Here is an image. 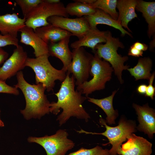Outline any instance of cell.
I'll return each mask as SVG.
<instances>
[{"label":"cell","instance_id":"21","mask_svg":"<svg viewBox=\"0 0 155 155\" xmlns=\"http://www.w3.org/2000/svg\"><path fill=\"white\" fill-rule=\"evenodd\" d=\"M118 90H114L109 96L100 99L86 97L88 101L97 105L104 111L106 115L105 122L109 125L115 124V120L119 116L118 111L114 109L113 105L114 97Z\"/></svg>","mask_w":155,"mask_h":155},{"label":"cell","instance_id":"8","mask_svg":"<svg viewBox=\"0 0 155 155\" xmlns=\"http://www.w3.org/2000/svg\"><path fill=\"white\" fill-rule=\"evenodd\" d=\"M68 135L66 130L59 129L54 135L38 137H30L28 140L29 142H35L42 146L47 155H65L75 145L73 142L68 138Z\"/></svg>","mask_w":155,"mask_h":155},{"label":"cell","instance_id":"27","mask_svg":"<svg viewBox=\"0 0 155 155\" xmlns=\"http://www.w3.org/2000/svg\"><path fill=\"white\" fill-rule=\"evenodd\" d=\"M15 2L20 7L24 17H26L43 0H16Z\"/></svg>","mask_w":155,"mask_h":155},{"label":"cell","instance_id":"34","mask_svg":"<svg viewBox=\"0 0 155 155\" xmlns=\"http://www.w3.org/2000/svg\"><path fill=\"white\" fill-rule=\"evenodd\" d=\"M147 85L145 84H142L139 86L137 91L138 93L141 94H145L146 93Z\"/></svg>","mask_w":155,"mask_h":155},{"label":"cell","instance_id":"35","mask_svg":"<svg viewBox=\"0 0 155 155\" xmlns=\"http://www.w3.org/2000/svg\"><path fill=\"white\" fill-rule=\"evenodd\" d=\"M96 1V0H73V1L86 4H91L95 2Z\"/></svg>","mask_w":155,"mask_h":155},{"label":"cell","instance_id":"20","mask_svg":"<svg viewBox=\"0 0 155 155\" xmlns=\"http://www.w3.org/2000/svg\"><path fill=\"white\" fill-rule=\"evenodd\" d=\"M34 31L47 44L49 43H56L73 36L70 32L50 23L46 26L37 28Z\"/></svg>","mask_w":155,"mask_h":155},{"label":"cell","instance_id":"26","mask_svg":"<svg viewBox=\"0 0 155 155\" xmlns=\"http://www.w3.org/2000/svg\"><path fill=\"white\" fill-rule=\"evenodd\" d=\"M67 155H110L109 150L103 149L97 146L91 149L81 148L77 151L71 153Z\"/></svg>","mask_w":155,"mask_h":155},{"label":"cell","instance_id":"25","mask_svg":"<svg viewBox=\"0 0 155 155\" xmlns=\"http://www.w3.org/2000/svg\"><path fill=\"white\" fill-rule=\"evenodd\" d=\"M117 0H96L92 4L94 8L100 9L109 15L113 19L117 20L118 12L116 10Z\"/></svg>","mask_w":155,"mask_h":155},{"label":"cell","instance_id":"32","mask_svg":"<svg viewBox=\"0 0 155 155\" xmlns=\"http://www.w3.org/2000/svg\"><path fill=\"white\" fill-rule=\"evenodd\" d=\"M132 45L137 49L143 51L147 50L148 48L147 45L138 41L135 42Z\"/></svg>","mask_w":155,"mask_h":155},{"label":"cell","instance_id":"23","mask_svg":"<svg viewBox=\"0 0 155 155\" xmlns=\"http://www.w3.org/2000/svg\"><path fill=\"white\" fill-rule=\"evenodd\" d=\"M152 61L149 57L141 58L138 59L137 64L133 68L127 70L135 80H149L152 75Z\"/></svg>","mask_w":155,"mask_h":155},{"label":"cell","instance_id":"30","mask_svg":"<svg viewBox=\"0 0 155 155\" xmlns=\"http://www.w3.org/2000/svg\"><path fill=\"white\" fill-rule=\"evenodd\" d=\"M155 73L154 72L152 73V75L149 80V84L147 86L146 90L145 96L150 97L151 99L153 100L155 95V88L153 86V82L155 78Z\"/></svg>","mask_w":155,"mask_h":155},{"label":"cell","instance_id":"4","mask_svg":"<svg viewBox=\"0 0 155 155\" xmlns=\"http://www.w3.org/2000/svg\"><path fill=\"white\" fill-rule=\"evenodd\" d=\"M50 56L47 54L35 58L28 57L25 63V66L30 67L34 71L36 84H42L48 92L53 91L56 80L62 82L64 80L67 73L53 67L49 60Z\"/></svg>","mask_w":155,"mask_h":155},{"label":"cell","instance_id":"24","mask_svg":"<svg viewBox=\"0 0 155 155\" xmlns=\"http://www.w3.org/2000/svg\"><path fill=\"white\" fill-rule=\"evenodd\" d=\"M74 2L68 3L65 7L66 12L69 15L81 18L92 15L96 11V9L93 7L91 4Z\"/></svg>","mask_w":155,"mask_h":155},{"label":"cell","instance_id":"19","mask_svg":"<svg viewBox=\"0 0 155 155\" xmlns=\"http://www.w3.org/2000/svg\"><path fill=\"white\" fill-rule=\"evenodd\" d=\"M85 17L87 20L90 28H96L97 25L99 24L106 25L119 30L121 33L122 36L127 34L133 37L131 34L124 29L117 20L100 9H96L94 14Z\"/></svg>","mask_w":155,"mask_h":155},{"label":"cell","instance_id":"33","mask_svg":"<svg viewBox=\"0 0 155 155\" xmlns=\"http://www.w3.org/2000/svg\"><path fill=\"white\" fill-rule=\"evenodd\" d=\"M9 56L8 53L0 47V65L6 60Z\"/></svg>","mask_w":155,"mask_h":155},{"label":"cell","instance_id":"22","mask_svg":"<svg viewBox=\"0 0 155 155\" xmlns=\"http://www.w3.org/2000/svg\"><path fill=\"white\" fill-rule=\"evenodd\" d=\"M135 9L142 13L147 23V34L150 38L155 33V2L137 0Z\"/></svg>","mask_w":155,"mask_h":155},{"label":"cell","instance_id":"10","mask_svg":"<svg viewBox=\"0 0 155 155\" xmlns=\"http://www.w3.org/2000/svg\"><path fill=\"white\" fill-rule=\"evenodd\" d=\"M28 57L27 53L22 46L19 45L16 46L12 55L0 67V80L5 82L16 75L26 67Z\"/></svg>","mask_w":155,"mask_h":155},{"label":"cell","instance_id":"9","mask_svg":"<svg viewBox=\"0 0 155 155\" xmlns=\"http://www.w3.org/2000/svg\"><path fill=\"white\" fill-rule=\"evenodd\" d=\"M72 53V61L67 72L72 74L78 86L88 81L93 55L83 47L73 49Z\"/></svg>","mask_w":155,"mask_h":155},{"label":"cell","instance_id":"37","mask_svg":"<svg viewBox=\"0 0 155 155\" xmlns=\"http://www.w3.org/2000/svg\"><path fill=\"white\" fill-rule=\"evenodd\" d=\"M155 39H154L150 42V49L152 50L154 49L155 47Z\"/></svg>","mask_w":155,"mask_h":155},{"label":"cell","instance_id":"31","mask_svg":"<svg viewBox=\"0 0 155 155\" xmlns=\"http://www.w3.org/2000/svg\"><path fill=\"white\" fill-rule=\"evenodd\" d=\"M143 51L137 49L132 45L129 49L128 55L129 56L138 57L143 56Z\"/></svg>","mask_w":155,"mask_h":155},{"label":"cell","instance_id":"7","mask_svg":"<svg viewBox=\"0 0 155 155\" xmlns=\"http://www.w3.org/2000/svg\"><path fill=\"white\" fill-rule=\"evenodd\" d=\"M54 16L68 17L65 7L61 1L51 3L43 0L26 17L25 25L33 29L34 31L38 28L45 26L49 23L48 19Z\"/></svg>","mask_w":155,"mask_h":155},{"label":"cell","instance_id":"5","mask_svg":"<svg viewBox=\"0 0 155 155\" xmlns=\"http://www.w3.org/2000/svg\"><path fill=\"white\" fill-rule=\"evenodd\" d=\"M106 39L105 44H99L96 46L95 51L100 58L109 63L113 69L115 75L120 83L122 84L124 82L122 78V72L130 67L124 65L129 59V57L126 56H122L118 53L119 48L125 47L119 38L113 37L111 32L108 31Z\"/></svg>","mask_w":155,"mask_h":155},{"label":"cell","instance_id":"16","mask_svg":"<svg viewBox=\"0 0 155 155\" xmlns=\"http://www.w3.org/2000/svg\"><path fill=\"white\" fill-rule=\"evenodd\" d=\"M69 38H66L57 42L48 44L49 54L61 60L63 65L62 69L67 72L72 58V53L69 46Z\"/></svg>","mask_w":155,"mask_h":155},{"label":"cell","instance_id":"12","mask_svg":"<svg viewBox=\"0 0 155 155\" xmlns=\"http://www.w3.org/2000/svg\"><path fill=\"white\" fill-rule=\"evenodd\" d=\"M152 147V143L147 139L133 133L121 145L117 153L120 155H151Z\"/></svg>","mask_w":155,"mask_h":155},{"label":"cell","instance_id":"29","mask_svg":"<svg viewBox=\"0 0 155 155\" xmlns=\"http://www.w3.org/2000/svg\"><path fill=\"white\" fill-rule=\"evenodd\" d=\"M0 93L12 94L15 95H19L20 93L18 88L7 84L5 82L0 80Z\"/></svg>","mask_w":155,"mask_h":155},{"label":"cell","instance_id":"36","mask_svg":"<svg viewBox=\"0 0 155 155\" xmlns=\"http://www.w3.org/2000/svg\"><path fill=\"white\" fill-rule=\"evenodd\" d=\"M44 1L48 3H56L60 2L59 0H44Z\"/></svg>","mask_w":155,"mask_h":155},{"label":"cell","instance_id":"11","mask_svg":"<svg viewBox=\"0 0 155 155\" xmlns=\"http://www.w3.org/2000/svg\"><path fill=\"white\" fill-rule=\"evenodd\" d=\"M47 21L49 23L70 32L73 36H76L78 38L90 28L85 16L70 18L54 16L49 17Z\"/></svg>","mask_w":155,"mask_h":155},{"label":"cell","instance_id":"2","mask_svg":"<svg viewBox=\"0 0 155 155\" xmlns=\"http://www.w3.org/2000/svg\"><path fill=\"white\" fill-rule=\"evenodd\" d=\"M17 84L14 85L22 91L24 96L26 106L21 113L26 119H40L50 112V103L45 94L46 87L42 84H31L25 79L23 72L16 74Z\"/></svg>","mask_w":155,"mask_h":155},{"label":"cell","instance_id":"13","mask_svg":"<svg viewBox=\"0 0 155 155\" xmlns=\"http://www.w3.org/2000/svg\"><path fill=\"white\" fill-rule=\"evenodd\" d=\"M137 116L139 124L136 126L137 131L147 134L149 138L152 139L155 133V111L148 103L140 106L135 103L132 104Z\"/></svg>","mask_w":155,"mask_h":155},{"label":"cell","instance_id":"38","mask_svg":"<svg viewBox=\"0 0 155 155\" xmlns=\"http://www.w3.org/2000/svg\"><path fill=\"white\" fill-rule=\"evenodd\" d=\"M4 126V124L3 122L1 120L0 118V127H2Z\"/></svg>","mask_w":155,"mask_h":155},{"label":"cell","instance_id":"17","mask_svg":"<svg viewBox=\"0 0 155 155\" xmlns=\"http://www.w3.org/2000/svg\"><path fill=\"white\" fill-rule=\"evenodd\" d=\"M26 20L14 13L0 15V32L3 35H9L17 37L18 32L26 26Z\"/></svg>","mask_w":155,"mask_h":155},{"label":"cell","instance_id":"1","mask_svg":"<svg viewBox=\"0 0 155 155\" xmlns=\"http://www.w3.org/2000/svg\"><path fill=\"white\" fill-rule=\"evenodd\" d=\"M70 74L67 73L59 91L55 94L58 99L57 102H53L50 104V112L54 115L58 114L61 109L63 110L57 119L60 126L71 117L83 119L86 122L90 118L82 105L87 97L83 96L80 91L75 90V80L73 75L70 76Z\"/></svg>","mask_w":155,"mask_h":155},{"label":"cell","instance_id":"28","mask_svg":"<svg viewBox=\"0 0 155 155\" xmlns=\"http://www.w3.org/2000/svg\"><path fill=\"white\" fill-rule=\"evenodd\" d=\"M19 45L18 40L17 37L9 35L0 34V47L9 45L17 46Z\"/></svg>","mask_w":155,"mask_h":155},{"label":"cell","instance_id":"3","mask_svg":"<svg viewBox=\"0 0 155 155\" xmlns=\"http://www.w3.org/2000/svg\"><path fill=\"white\" fill-rule=\"evenodd\" d=\"M99 121L100 124L102 126H104L106 128V130L103 132H88L82 129L76 131L80 133L101 135L105 136L108 140L109 142L102 145L106 146L109 144L111 145L112 147L109 150L110 155H118L117 151L123 143L127 140L130 134L137 131L136 122L133 120L128 119L124 116L121 117L118 125L115 127L108 125L105 120L102 117L100 118Z\"/></svg>","mask_w":155,"mask_h":155},{"label":"cell","instance_id":"6","mask_svg":"<svg viewBox=\"0 0 155 155\" xmlns=\"http://www.w3.org/2000/svg\"><path fill=\"white\" fill-rule=\"evenodd\" d=\"M92 61L90 71L92 78L77 86L76 90L86 97L92 92L104 89L111 79L113 69L109 63L100 58L96 51Z\"/></svg>","mask_w":155,"mask_h":155},{"label":"cell","instance_id":"14","mask_svg":"<svg viewBox=\"0 0 155 155\" xmlns=\"http://www.w3.org/2000/svg\"><path fill=\"white\" fill-rule=\"evenodd\" d=\"M20 42L31 46L36 57L49 54L48 44L44 41L32 28L26 25L21 28Z\"/></svg>","mask_w":155,"mask_h":155},{"label":"cell","instance_id":"39","mask_svg":"<svg viewBox=\"0 0 155 155\" xmlns=\"http://www.w3.org/2000/svg\"><path fill=\"white\" fill-rule=\"evenodd\" d=\"M0 112H1V111H0Z\"/></svg>","mask_w":155,"mask_h":155},{"label":"cell","instance_id":"15","mask_svg":"<svg viewBox=\"0 0 155 155\" xmlns=\"http://www.w3.org/2000/svg\"><path fill=\"white\" fill-rule=\"evenodd\" d=\"M108 31H101L97 28H90L78 40L71 44L73 49L85 46L90 48L94 52L95 47L98 44L105 43Z\"/></svg>","mask_w":155,"mask_h":155},{"label":"cell","instance_id":"18","mask_svg":"<svg viewBox=\"0 0 155 155\" xmlns=\"http://www.w3.org/2000/svg\"><path fill=\"white\" fill-rule=\"evenodd\" d=\"M137 4L136 0H118L117 8L118 11V16L117 21L123 28L129 32H132L128 26L129 22L133 19L137 17L135 11Z\"/></svg>","mask_w":155,"mask_h":155}]
</instances>
